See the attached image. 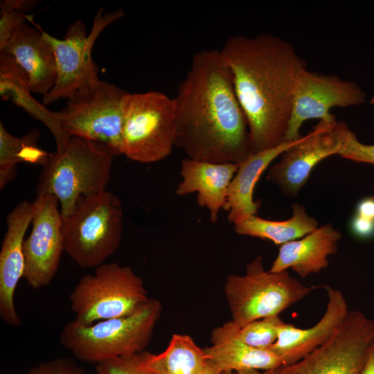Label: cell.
I'll use <instances>...</instances> for the list:
<instances>
[{"instance_id":"32","label":"cell","mask_w":374,"mask_h":374,"mask_svg":"<svg viewBox=\"0 0 374 374\" xmlns=\"http://www.w3.org/2000/svg\"><path fill=\"white\" fill-rule=\"evenodd\" d=\"M355 214L374 221V197H367L361 199L356 206Z\"/></svg>"},{"instance_id":"35","label":"cell","mask_w":374,"mask_h":374,"mask_svg":"<svg viewBox=\"0 0 374 374\" xmlns=\"http://www.w3.org/2000/svg\"><path fill=\"white\" fill-rule=\"evenodd\" d=\"M207 361V360H206ZM220 371L211 362L207 361L206 368L204 374H220Z\"/></svg>"},{"instance_id":"26","label":"cell","mask_w":374,"mask_h":374,"mask_svg":"<svg viewBox=\"0 0 374 374\" xmlns=\"http://www.w3.org/2000/svg\"><path fill=\"white\" fill-rule=\"evenodd\" d=\"M279 316L251 321L238 328V337L247 345L258 349H270L276 341L278 328L283 323Z\"/></svg>"},{"instance_id":"24","label":"cell","mask_w":374,"mask_h":374,"mask_svg":"<svg viewBox=\"0 0 374 374\" xmlns=\"http://www.w3.org/2000/svg\"><path fill=\"white\" fill-rule=\"evenodd\" d=\"M145 365L155 374H204L207 361L204 349L193 339L174 334L162 353L143 352Z\"/></svg>"},{"instance_id":"28","label":"cell","mask_w":374,"mask_h":374,"mask_svg":"<svg viewBox=\"0 0 374 374\" xmlns=\"http://www.w3.org/2000/svg\"><path fill=\"white\" fill-rule=\"evenodd\" d=\"M143 352L98 364L96 372L97 374H155L145 365Z\"/></svg>"},{"instance_id":"18","label":"cell","mask_w":374,"mask_h":374,"mask_svg":"<svg viewBox=\"0 0 374 374\" xmlns=\"http://www.w3.org/2000/svg\"><path fill=\"white\" fill-rule=\"evenodd\" d=\"M238 168L233 163H215L184 158L181 161V181L175 194L184 196L197 193V204L209 212L210 221L218 220V215L226 202L227 192Z\"/></svg>"},{"instance_id":"7","label":"cell","mask_w":374,"mask_h":374,"mask_svg":"<svg viewBox=\"0 0 374 374\" xmlns=\"http://www.w3.org/2000/svg\"><path fill=\"white\" fill-rule=\"evenodd\" d=\"M150 299L143 278L116 262L82 276L69 296L74 319L83 325L132 314Z\"/></svg>"},{"instance_id":"34","label":"cell","mask_w":374,"mask_h":374,"mask_svg":"<svg viewBox=\"0 0 374 374\" xmlns=\"http://www.w3.org/2000/svg\"><path fill=\"white\" fill-rule=\"evenodd\" d=\"M220 374H271V370L248 369L238 371L222 372Z\"/></svg>"},{"instance_id":"10","label":"cell","mask_w":374,"mask_h":374,"mask_svg":"<svg viewBox=\"0 0 374 374\" xmlns=\"http://www.w3.org/2000/svg\"><path fill=\"white\" fill-rule=\"evenodd\" d=\"M124 15L121 9L105 12L104 8H100L89 33L84 24L78 19L69 26L63 39L54 37L37 26L53 48L57 66L56 82L52 89L43 96V104L69 99L100 81L98 67L92 59L93 46L103 30Z\"/></svg>"},{"instance_id":"13","label":"cell","mask_w":374,"mask_h":374,"mask_svg":"<svg viewBox=\"0 0 374 374\" xmlns=\"http://www.w3.org/2000/svg\"><path fill=\"white\" fill-rule=\"evenodd\" d=\"M366 94L354 81L305 70L300 78L295 94L285 141L301 138L303 123L310 119H335L330 110L363 104Z\"/></svg>"},{"instance_id":"20","label":"cell","mask_w":374,"mask_h":374,"mask_svg":"<svg viewBox=\"0 0 374 374\" xmlns=\"http://www.w3.org/2000/svg\"><path fill=\"white\" fill-rule=\"evenodd\" d=\"M341 237L331 224L318 226L300 239L282 244L269 271L292 269L301 278L319 272L328 266V256L337 251Z\"/></svg>"},{"instance_id":"1","label":"cell","mask_w":374,"mask_h":374,"mask_svg":"<svg viewBox=\"0 0 374 374\" xmlns=\"http://www.w3.org/2000/svg\"><path fill=\"white\" fill-rule=\"evenodd\" d=\"M173 99L175 145L187 158L239 164L252 153L247 121L220 50L194 54Z\"/></svg>"},{"instance_id":"30","label":"cell","mask_w":374,"mask_h":374,"mask_svg":"<svg viewBox=\"0 0 374 374\" xmlns=\"http://www.w3.org/2000/svg\"><path fill=\"white\" fill-rule=\"evenodd\" d=\"M339 155L355 162L374 164V143H362L353 132Z\"/></svg>"},{"instance_id":"19","label":"cell","mask_w":374,"mask_h":374,"mask_svg":"<svg viewBox=\"0 0 374 374\" xmlns=\"http://www.w3.org/2000/svg\"><path fill=\"white\" fill-rule=\"evenodd\" d=\"M238 328L230 321L211 333V346L204 349L207 361L222 372L248 369L268 371L283 365L271 349H258L244 343L237 335Z\"/></svg>"},{"instance_id":"8","label":"cell","mask_w":374,"mask_h":374,"mask_svg":"<svg viewBox=\"0 0 374 374\" xmlns=\"http://www.w3.org/2000/svg\"><path fill=\"white\" fill-rule=\"evenodd\" d=\"M173 98L150 91L130 93L123 127V154L141 163H154L169 156L175 147Z\"/></svg>"},{"instance_id":"17","label":"cell","mask_w":374,"mask_h":374,"mask_svg":"<svg viewBox=\"0 0 374 374\" xmlns=\"http://www.w3.org/2000/svg\"><path fill=\"white\" fill-rule=\"evenodd\" d=\"M27 19L37 28L21 24L0 46V52L10 55L26 73L32 93L46 95L54 87L57 66L51 44L30 15Z\"/></svg>"},{"instance_id":"4","label":"cell","mask_w":374,"mask_h":374,"mask_svg":"<svg viewBox=\"0 0 374 374\" xmlns=\"http://www.w3.org/2000/svg\"><path fill=\"white\" fill-rule=\"evenodd\" d=\"M114 154L90 141L71 136L66 148L51 156L42 166L37 184V196L55 195L62 218L73 210L80 199L106 190Z\"/></svg>"},{"instance_id":"5","label":"cell","mask_w":374,"mask_h":374,"mask_svg":"<svg viewBox=\"0 0 374 374\" xmlns=\"http://www.w3.org/2000/svg\"><path fill=\"white\" fill-rule=\"evenodd\" d=\"M123 211L120 199L105 190L79 199L62 218L64 251L80 267H96L118 249Z\"/></svg>"},{"instance_id":"29","label":"cell","mask_w":374,"mask_h":374,"mask_svg":"<svg viewBox=\"0 0 374 374\" xmlns=\"http://www.w3.org/2000/svg\"><path fill=\"white\" fill-rule=\"evenodd\" d=\"M28 374H86L71 359L59 358L31 368Z\"/></svg>"},{"instance_id":"15","label":"cell","mask_w":374,"mask_h":374,"mask_svg":"<svg viewBox=\"0 0 374 374\" xmlns=\"http://www.w3.org/2000/svg\"><path fill=\"white\" fill-rule=\"evenodd\" d=\"M35 211L34 202L18 204L6 217L7 230L0 251V317L6 323L21 326V319L15 305V293L24 278L25 233L33 221Z\"/></svg>"},{"instance_id":"22","label":"cell","mask_w":374,"mask_h":374,"mask_svg":"<svg viewBox=\"0 0 374 374\" xmlns=\"http://www.w3.org/2000/svg\"><path fill=\"white\" fill-rule=\"evenodd\" d=\"M0 93L2 99L10 100L49 129L57 152L66 148L71 136L62 128L57 112H51L32 96L26 73L10 55L3 52H0Z\"/></svg>"},{"instance_id":"2","label":"cell","mask_w":374,"mask_h":374,"mask_svg":"<svg viewBox=\"0 0 374 374\" xmlns=\"http://www.w3.org/2000/svg\"><path fill=\"white\" fill-rule=\"evenodd\" d=\"M220 53L247 121L252 153L284 142L306 61L289 42L267 34L232 36Z\"/></svg>"},{"instance_id":"9","label":"cell","mask_w":374,"mask_h":374,"mask_svg":"<svg viewBox=\"0 0 374 374\" xmlns=\"http://www.w3.org/2000/svg\"><path fill=\"white\" fill-rule=\"evenodd\" d=\"M130 92L100 80L68 99L58 112L62 128L70 136L100 145L114 156L123 154L125 107Z\"/></svg>"},{"instance_id":"11","label":"cell","mask_w":374,"mask_h":374,"mask_svg":"<svg viewBox=\"0 0 374 374\" xmlns=\"http://www.w3.org/2000/svg\"><path fill=\"white\" fill-rule=\"evenodd\" d=\"M374 341V320L349 311L332 336L298 362L271 370V374H360Z\"/></svg>"},{"instance_id":"33","label":"cell","mask_w":374,"mask_h":374,"mask_svg":"<svg viewBox=\"0 0 374 374\" xmlns=\"http://www.w3.org/2000/svg\"><path fill=\"white\" fill-rule=\"evenodd\" d=\"M360 374H374V341L369 348Z\"/></svg>"},{"instance_id":"23","label":"cell","mask_w":374,"mask_h":374,"mask_svg":"<svg viewBox=\"0 0 374 374\" xmlns=\"http://www.w3.org/2000/svg\"><path fill=\"white\" fill-rule=\"evenodd\" d=\"M233 225L239 235L268 240L280 245L301 238L319 226L317 220L299 204L292 205V215L285 220H269L256 215Z\"/></svg>"},{"instance_id":"3","label":"cell","mask_w":374,"mask_h":374,"mask_svg":"<svg viewBox=\"0 0 374 374\" xmlns=\"http://www.w3.org/2000/svg\"><path fill=\"white\" fill-rule=\"evenodd\" d=\"M162 305L153 298L132 314L83 325L75 319L62 328L59 341L78 360L98 364L139 353L148 346Z\"/></svg>"},{"instance_id":"14","label":"cell","mask_w":374,"mask_h":374,"mask_svg":"<svg viewBox=\"0 0 374 374\" xmlns=\"http://www.w3.org/2000/svg\"><path fill=\"white\" fill-rule=\"evenodd\" d=\"M31 233L24 242V278L34 290L48 285L57 271L64 251L62 217L51 194L37 196Z\"/></svg>"},{"instance_id":"6","label":"cell","mask_w":374,"mask_h":374,"mask_svg":"<svg viewBox=\"0 0 374 374\" xmlns=\"http://www.w3.org/2000/svg\"><path fill=\"white\" fill-rule=\"evenodd\" d=\"M224 290L231 321L240 328L255 320L278 316L307 296L312 288L291 276L287 270H265L262 257L258 256L247 265L244 274L229 275Z\"/></svg>"},{"instance_id":"25","label":"cell","mask_w":374,"mask_h":374,"mask_svg":"<svg viewBox=\"0 0 374 374\" xmlns=\"http://www.w3.org/2000/svg\"><path fill=\"white\" fill-rule=\"evenodd\" d=\"M40 136L34 129L27 134L17 137L9 133L0 122V188L12 181L16 175L17 165L21 162L44 166L51 156L37 145Z\"/></svg>"},{"instance_id":"27","label":"cell","mask_w":374,"mask_h":374,"mask_svg":"<svg viewBox=\"0 0 374 374\" xmlns=\"http://www.w3.org/2000/svg\"><path fill=\"white\" fill-rule=\"evenodd\" d=\"M30 1H1L0 18V46L3 45L14 32L25 23L26 15L24 11L29 10Z\"/></svg>"},{"instance_id":"21","label":"cell","mask_w":374,"mask_h":374,"mask_svg":"<svg viewBox=\"0 0 374 374\" xmlns=\"http://www.w3.org/2000/svg\"><path fill=\"white\" fill-rule=\"evenodd\" d=\"M300 139L284 141L276 147L253 152L238 164L229 186L226 202L223 208L229 212L228 220L230 222L235 224L258 213L260 202L253 200L257 182L271 163Z\"/></svg>"},{"instance_id":"16","label":"cell","mask_w":374,"mask_h":374,"mask_svg":"<svg viewBox=\"0 0 374 374\" xmlns=\"http://www.w3.org/2000/svg\"><path fill=\"white\" fill-rule=\"evenodd\" d=\"M323 288L328 295L327 306L315 325L302 329L284 322L279 327L277 340L270 349L280 357L283 365L298 362L323 344L348 314L341 292L328 285Z\"/></svg>"},{"instance_id":"31","label":"cell","mask_w":374,"mask_h":374,"mask_svg":"<svg viewBox=\"0 0 374 374\" xmlns=\"http://www.w3.org/2000/svg\"><path fill=\"white\" fill-rule=\"evenodd\" d=\"M350 229L360 238H371L374 235V221L355 214L350 222Z\"/></svg>"},{"instance_id":"12","label":"cell","mask_w":374,"mask_h":374,"mask_svg":"<svg viewBox=\"0 0 374 374\" xmlns=\"http://www.w3.org/2000/svg\"><path fill=\"white\" fill-rule=\"evenodd\" d=\"M352 133L344 121H319L269 169L267 179L276 184L285 195H296L313 168L326 157L339 155Z\"/></svg>"}]
</instances>
